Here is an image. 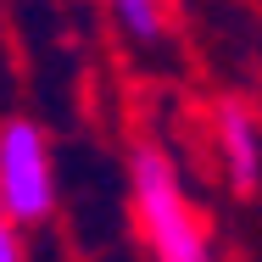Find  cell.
<instances>
[{
    "mask_svg": "<svg viewBox=\"0 0 262 262\" xmlns=\"http://www.w3.org/2000/svg\"><path fill=\"white\" fill-rule=\"evenodd\" d=\"M212 117H217L212 134H217V162H223L229 190L251 195L262 184V123H257V112L240 106V101H217Z\"/></svg>",
    "mask_w": 262,
    "mask_h": 262,
    "instance_id": "cell-3",
    "label": "cell"
},
{
    "mask_svg": "<svg viewBox=\"0 0 262 262\" xmlns=\"http://www.w3.org/2000/svg\"><path fill=\"white\" fill-rule=\"evenodd\" d=\"M106 11H112L117 34L134 39V45H157L167 34V6L162 0H106Z\"/></svg>",
    "mask_w": 262,
    "mask_h": 262,
    "instance_id": "cell-4",
    "label": "cell"
},
{
    "mask_svg": "<svg viewBox=\"0 0 262 262\" xmlns=\"http://www.w3.org/2000/svg\"><path fill=\"white\" fill-rule=\"evenodd\" d=\"M128 201H134V223L151 246L157 262H217L212 251V229L201 207L190 201L179 167L167 162V151L140 145L128 162Z\"/></svg>",
    "mask_w": 262,
    "mask_h": 262,
    "instance_id": "cell-1",
    "label": "cell"
},
{
    "mask_svg": "<svg viewBox=\"0 0 262 262\" xmlns=\"http://www.w3.org/2000/svg\"><path fill=\"white\" fill-rule=\"evenodd\" d=\"M0 262H28V229L0 212Z\"/></svg>",
    "mask_w": 262,
    "mask_h": 262,
    "instance_id": "cell-5",
    "label": "cell"
},
{
    "mask_svg": "<svg viewBox=\"0 0 262 262\" xmlns=\"http://www.w3.org/2000/svg\"><path fill=\"white\" fill-rule=\"evenodd\" d=\"M0 212L23 229L51 223L56 212V162L51 140L28 117H0Z\"/></svg>",
    "mask_w": 262,
    "mask_h": 262,
    "instance_id": "cell-2",
    "label": "cell"
}]
</instances>
